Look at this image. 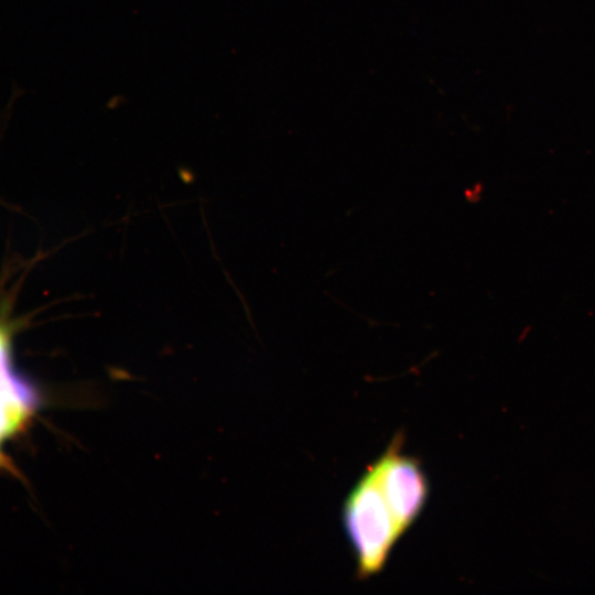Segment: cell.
I'll list each match as a JSON object with an SVG mask.
<instances>
[{"label": "cell", "instance_id": "cell-2", "mask_svg": "<svg viewBox=\"0 0 595 595\" xmlns=\"http://www.w3.org/2000/svg\"><path fill=\"white\" fill-rule=\"evenodd\" d=\"M401 445L402 437L398 435L368 468L393 517L400 537L421 513L429 496V484L420 463L402 454Z\"/></svg>", "mask_w": 595, "mask_h": 595}, {"label": "cell", "instance_id": "cell-3", "mask_svg": "<svg viewBox=\"0 0 595 595\" xmlns=\"http://www.w3.org/2000/svg\"><path fill=\"white\" fill-rule=\"evenodd\" d=\"M37 405V396L14 370L9 338L0 328V466L2 447L29 420Z\"/></svg>", "mask_w": 595, "mask_h": 595}, {"label": "cell", "instance_id": "cell-1", "mask_svg": "<svg viewBox=\"0 0 595 595\" xmlns=\"http://www.w3.org/2000/svg\"><path fill=\"white\" fill-rule=\"evenodd\" d=\"M343 521L356 554L358 576L380 572L400 534L369 470L348 495Z\"/></svg>", "mask_w": 595, "mask_h": 595}]
</instances>
